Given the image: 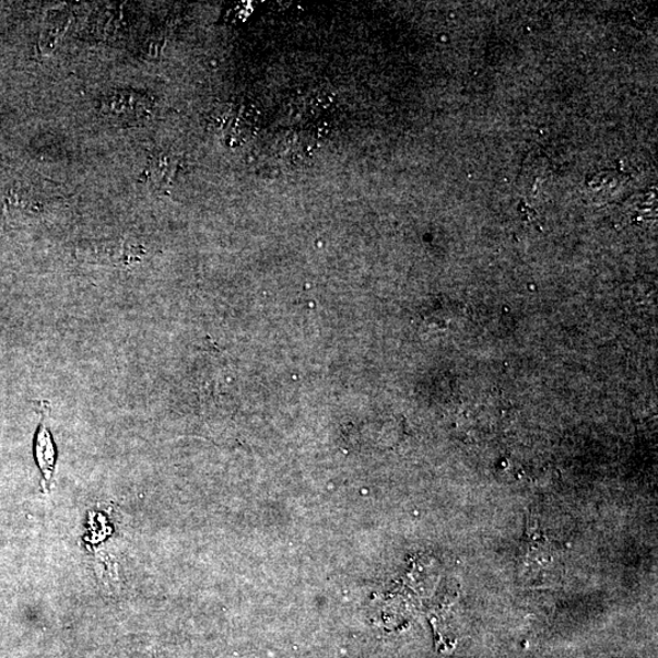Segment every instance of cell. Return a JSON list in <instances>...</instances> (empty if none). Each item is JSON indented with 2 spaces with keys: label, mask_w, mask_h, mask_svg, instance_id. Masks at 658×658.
<instances>
[{
  "label": "cell",
  "mask_w": 658,
  "mask_h": 658,
  "mask_svg": "<svg viewBox=\"0 0 658 658\" xmlns=\"http://www.w3.org/2000/svg\"><path fill=\"white\" fill-rule=\"evenodd\" d=\"M150 95L136 91H115L101 102V113L114 125L132 126L141 124L153 110Z\"/></svg>",
  "instance_id": "obj_1"
},
{
  "label": "cell",
  "mask_w": 658,
  "mask_h": 658,
  "mask_svg": "<svg viewBox=\"0 0 658 658\" xmlns=\"http://www.w3.org/2000/svg\"><path fill=\"white\" fill-rule=\"evenodd\" d=\"M35 455L39 469L44 473L45 482L49 484L56 469L57 453L45 419L36 434Z\"/></svg>",
  "instance_id": "obj_2"
}]
</instances>
